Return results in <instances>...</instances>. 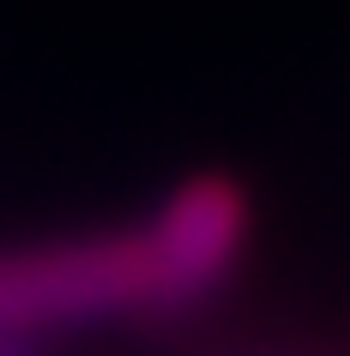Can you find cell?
I'll use <instances>...</instances> for the list:
<instances>
[{"instance_id": "1", "label": "cell", "mask_w": 350, "mask_h": 356, "mask_svg": "<svg viewBox=\"0 0 350 356\" xmlns=\"http://www.w3.org/2000/svg\"><path fill=\"white\" fill-rule=\"evenodd\" d=\"M115 314H157L145 229L0 254V338H31Z\"/></svg>"}, {"instance_id": "2", "label": "cell", "mask_w": 350, "mask_h": 356, "mask_svg": "<svg viewBox=\"0 0 350 356\" xmlns=\"http://www.w3.org/2000/svg\"><path fill=\"white\" fill-rule=\"evenodd\" d=\"M139 229L157 272V314H187L236 272L248 242V200L223 175H193Z\"/></svg>"}, {"instance_id": "3", "label": "cell", "mask_w": 350, "mask_h": 356, "mask_svg": "<svg viewBox=\"0 0 350 356\" xmlns=\"http://www.w3.org/2000/svg\"><path fill=\"white\" fill-rule=\"evenodd\" d=\"M0 356H31V344L24 338H0Z\"/></svg>"}]
</instances>
